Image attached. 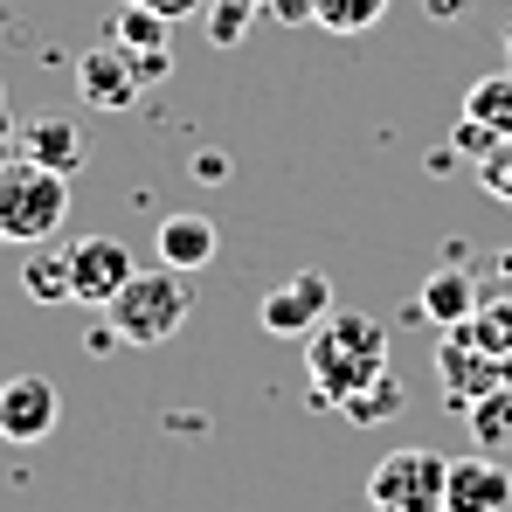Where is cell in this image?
Returning <instances> with one entry per match:
<instances>
[{
	"label": "cell",
	"mask_w": 512,
	"mask_h": 512,
	"mask_svg": "<svg viewBox=\"0 0 512 512\" xmlns=\"http://www.w3.org/2000/svg\"><path fill=\"white\" fill-rule=\"evenodd\" d=\"M305 374H312V402L340 409L353 388H367L374 374H388V326L367 319V312H333L305 340Z\"/></svg>",
	"instance_id": "obj_1"
},
{
	"label": "cell",
	"mask_w": 512,
	"mask_h": 512,
	"mask_svg": "<svg viewBox=\"0 0 512 512\" xmlns=\"http://www.w3.org/2000/svg\"><path fill=\"white\" fill-rule=\"evenodd\" d=\"M111 312V333L125 346H167L180 326H187V312H194V291H187V277L180 270H132V284L104 305Z\"/></svg>",
	"instance_id": "obj_2"
},
{
	"label": "cell",
	"mask_w": 512,
	"mask_h": 512,
	"mask_svg": "<svg viewBox=\"0 0 512 512\" xmlns=\"http://www.w3.org/2000/svg\"><path fill=\"white\" fill-rule=\"evenodd\" d=\"M70 215V173L7 160L0 167V236L7 243H49Z\"/></svg>",
	"instance_id": "obj_3"
},
{
	"label": "cell",
	"mask_w": 512,
	"mask_h": 512,
	"mask_svg": "<svg viewBox=\"0 0 512 512\" xmlns=\"http://www.w3.org/2000/svg\"><path fill=\"white\" fill-rule=\"evenodd\" d=\"M443 485H450V457L443 450H388L367 471V506L374 512H443Z\"/></svg>",
	"instance_id": "obj_4"
},
{
	"label": "cell",
	"mask_w": 512,
	"mask_h": 512,
	"mask_svg": "<svg viewBox=\"0 0 512 512\" xmlns=\"http://www.w3.org/2000/svg\"><path fill=\"white\" fill-rule=\"evenodd\" d=\"M340 305H333V277L326 270H298V277H284L270 298H263V333H277V340H312L326 319H333Z\"/></svg>",
	"instance_id": "obj_5"
},
{
	"label": "cell",
	"mask_w": 512,
	"mask_h": 512,
	"mask_svg": "<svg viewBox=\"0 0 512 512\" xmlns=\"http://www.w3.org/2000/svg\"><path fill=\"white\" fill-rule=\"evenodd\" d=\"M63 423V388L49 374L0 381V443H49Z\"/></svg>",
	"instance_id": "obj_6"
},
{
	"label": "cell",
	"mask_w": 512,
	"mask_h": 512,
	"mask_svg": "<svg viewBox=\"0 0 512 512\" xmlns=\"http://www.w3.org/2000/svg\"><path fill=\"white\" fill-rule=\"evenodd\" d=\"M63 256H70V291H77V305H97V312H104V305L132 284V270H139L118 236H77Z\"/></svg>",
	"instance_id": "obj_7"
},
{
	"label": "cell",
	"mask_w": 512,
	"mask_h": 512,
	"mask_svg": "<svg viewBox=\"0 0 512 512\" xmlns=\"http://www.w3.org/2000/svg\"><path fill=\"white\" fill-rule=\"evenodd\" d=\"M443 512H512V471L492 450L450 457V485H443Z\"/></svg>",
	"instance_id": "obj_8"
},
{
	"label": "cell",
	"mask_w": 512,
	"mask_h": 512,
	"mask_svg": "<svg viewBox=\"0 0 512 512\" xmlns=\"http://www.w3.org/2000/svg\"><path fill=\"white\" fill-rule=\"evenodd\" d=\"M77 97H84L90 111H132L139 104V77H132V56L104 35L97 49L77 56Z\"/></svg>",
	"instance_id": "obj_9"
},
{
	"label": "cell",
	"mask_w": 512,
	"mask_h": 512,
	"mask_svg": "<svg viewBox=\"0 0 512 512\" xmlns=\"http://www.w3.org/2000/svg\"><path fill=\"white\" fill-rule=\"evenodd\" d=\"M153 243H160V263L187 277V270H208V263L222 256V229H215L208 215H167Z\"/></svg>",
	"instance_id": "obj_10"
},
{
	"label": "cell",
	"mask_w": 512,
	"mask_h": 512,
	"mask_svg": "<svg viewBox=\"0 0 512 512\" xmlns=\"http://www.w3.org/2000/svg\"><path fill=\"white\" fill-rule=\"evenodd\" d=\"M21 160L56 167V173H77L84 167V132H77L70 118H35V125L21 132Z\"/></svg>",
	"instance_id": "obj_11"
},
{
	"label": "cell",
	"mask_w": 512,
	"mask_h": 512,
	"mask_svg": "<svg viewBox=\"0 0 512 512\" xmlns=\"http://www.w3.org/2000/svg\"><path fill=\"white\" fill-rule=\"evenodd\" d=\"M416 312H423V319H436V326L450 333V326L478 319V284H471V277L450 263V270H436V277L423 284V305H416Z\"/></svg>",
	"instance_id": "obj_12"
},
{
	"label": "cell",
	"mask_w": 512,
	"mask_h": 512,
	"mask_svg": "<svg viewBox=\"0 0 512 512\" xmlns=\"http://www.w3.org/2000/svg\"><path fill=\"white\" fill-rule=\"evenodd\" d=\"M402 402H409V388H402L395 374H374L367 388H353V395L340 402V416L353 429H374V423H388V416H402Z\"/></svg>",
	"instance_id": "obj_13"
},
{
	"label": "cell",
	"mask_w": 512,
	"mask_h": 512,
	"mask_svg": "<svg viewBox=\"0 0 512 512\" xmlns=\"http://www.w3.org/2000/svg\"><path fill=\"white\" fill-rule=\"evenodd\" d=\"M21 291H28L35 305H77V291H70V256L28 250V263H21Z\"/></svg>",
	"instance_id": "obj_14"
},
{
	"label": "cell",
	"mask_w": 512,
	"mask_h": 512,
	"mask_svg": "<svg viewBox=\"0 0 512 512\" xmlns=\"http://www.w3.org/2000/svg\"><path fill=\"white\" fill-rule=\"evenodd\" d=\"M395 0H312V28L326 35H374Z\"/></svg>",
	"instance_id": "obj_15"
},
{
	"label": "cell",
	"mask_w": 512,
	"mask_h": 512,
	"mask_svg": "<svg viewBox=\"0 0 512 512\" xmlns=\"http://www.w3.org/2000/svg\"><path fill=\"white\" fill-rule=\"evenodd\" d=\"M464 118H478L499 139H512V70H492V77H478L464 90Z\"/></svg>",
	"instance_id": "obj_16"
},
{
	"label": "cell",
	"mask_w": 512,
	"mask_h": 512,
	"mask_svg": "<svg viewBox=\"0 0 512 512\" xmlns=\"http://www.w3.org/2000/svg\"><path fill=\"white\" fill-rule=\"evenodd\" d=\"M111 42H118V49H167L173 21L153 14V7H139V0H125V7L111 14Z\"/></svg>",
	"instance_id": "obj_17"
},
{
	"label": "cell",
	"mask_w": 512,
	"mask_h": 512,
	"mask_svg": "<svg viewBox=\"0 0 512 512\" xmlns=\"http://www.w3.org/2000/svg\"><path fill=\"white\" fill-rule=\"evenodd\" d=\"M250 21H263V14L243 7V0H208V7H201V35H208V49H236V42L250 35Z\"/></svg>",
	"instance_id": "obj_18"
},
{
	"label": "cell",
	"mask_w": 512,
	"mask_h": 512,
	"mask_svg": "<svg viewBox=\"0 0 512 512\" xmlns=\"http://www.w3.org/2000/svg\"><path fill=\"white\" fill-rule=\"evenodd\" d=\"M464 423L471 436L492 450V443H512V388H492V395H478L471 409H464Z\"/></svg>",
	"instance_id": "obj_19"
},
{
	"label": "cell",
	"mask_w": 512,
	"mask_h": 512,
	"mask_svg": "<svg viewBox=\"0 0 512 512\" xmlns=\"http://www.w3.org/2000/svg\"><path fill=\"white\" fill-rule=\"evenodd\" d=\"M499 146H506V139H499L492 125H478V118H457V132H450V153H457V160H471V167H485Z\"/></svg>",
	"instance_id": "obj_20"
},
{
	"label": "cell",
	"mask_w": 512,
	"mask_h": 512,
	"mask_svg": "<svg viewBox=\"0 0 512 512\" xmlns=\"http://www.w3.org/2000/svg\"><path fill=\"white\" fill-rule=\"evenodd\" d=\"M125 56H132L139 90H153V84H167V77H173V42H167V49H125Z\"/></svg>",
	"instance_id": "obj_21"
},
{
	"label": "cell",
	"mask_w": 512,
	"mask_h": 512,
	"mask_svg": "<svg viewBox=\"0 0 512 512\" xmlns=\"http://www.w3.org/2000/svg\"><path fill=\"white\" fill-rule=\"evenodd\" d=\"M478 180H485V194H492V201H506V208H512V139L485 160V167H478Z\"/></svg>",
	"instance_id": "obj_22"
},
{
	"label": "cell",
	"mask_w": 512,
	"mask_h": 512,
	"mask_svg": "<svg viewBox=\"0 0 512 512\" xmlns=\"http://www.w3.org/2000/svg\"><path fill=\"white\" fill-rule=\"evenodd\" d=\"M263 14L277 28H312V0H263Z\"/></svg>",
	"instance_id": "obj_23"
},
{
	"label": "cell",
	"mask_w": 512,
	"mask_h": 512,
	"mask_svg": "<svg viewBox=\"0 0 512 512\" xmlns=\"http://www.w3.org/2000/svg\"><path fill=\"white\" fill-rule=\"evenodd\" d=\"M139 7H153V14H167V21H194L208 0H139Z\"/></svg>",
	"instance_id": "obj_24"
},
{
	"label": "cell",
	"mask_w": 512,
	"mask_h": 512,
	"mask_svg": "<svg viewBox=\"0 0 512 512\" xmlns=\"http://www.w3.org/2000/svg\"><path fill=\"white\" fill-rule=\"evenodd\" d=\"M423 14H429V21H464L471 0H423Z\"/></svg>",
	"instance_id": "obj_25"
},
{
	"label": "cell",
	"mask_w": 512,
	"mask_h": 512,
	"mask_svg": "<svg viewBox=\"0 0 512 512\" xmlns=\"http://www.w3.org/2000/svg\"><path fill=\"white\" fill-rule=\"evenodd\" d=\"M229 173V153H194V180H222Z\"/></svg>",
	"instance_id": "obj_26"
},
{
	"label": "cell",
	"mask_w": 512,
	"mask_h": 512,
	"mask_svg": "<svg viewBox=\"0 0 512 512\" xmlns=\"http://www.w3.org/2000/svg\"><path fill=\"white\" fill-rule=\"evenodd\" d=\"M7 160H21V132H14V118L0 111V167H7Z\"/></svg>",
	"instance_id": "obj_27"
},
{
	"label": "cell",
	"mask_w": 512,
	"mask_h": 512,
	"mask_svg": "<svg viewBox=\"0 0 512 512\" xmlns=\"http://www.w3.org/2000/svg\"><path fill=\"white\" fill-rule=\"evenodd\" d=\"M506 70H512V28H506Z\"/></svg>",
	"instance_id": "obj_28"
},
{
	"label": "cell",
	"mask_w": 512,
	"mask_h": 512,
	"mask_svg": "<svg viewBox=\"0 0 512 512\" xmlns=\"http://www.w3.org/2000/svg\"><path fill=\"white\" fill-rule=\"evenodd\" d=\"M243 7H256V14H263V0H243Z\"/></svg>",
	"instance_id": "obj_29"
},
{
	"label": "cell",
	"mask_w": 512,
	"mask_h": 512,
	"mask_svg": "<svg viewBox=\"0 0 512 512\" xmlns=\"http://www.w3.org/2000/svg\"><path fill=\"white\" fill-rule=\"evenodd\" d=\"M0 28H7V7H0Z\"/></svg>",
	"instance_id": "obj_30"
},
{
	"label": "cell",
	"mask_w": 512,
	"mask_h": 512,
	"mask_svg": "<svg viewBox=\"0 0 512 512\" xmlns=\"http://www.w3.org/2000/svg\"><path fill=\"white\" fill-rule=\"evenodd\" d=\"M0 111H7V90H0Z\"/></svg>",
	"instance_id": "obj_31"
},
{
	"label": "cell",
	"mask_w": 512,
	"mask_h": 512,
	"mask_svg": "<svg viewBox=\"0 0 512 512\" xmlns=\"http://www.w3.org/2000/svg\"><path fill=\"white\" fill-rule=\"evenodd\" d=\"M0 243H7V236H0Z\"/></svg>",
	"instance_id": "obj_32"
}]
</instances>
